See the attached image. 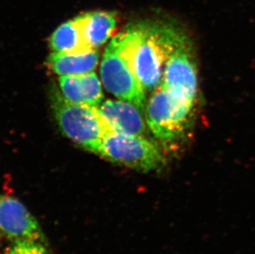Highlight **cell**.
Returning a JSON list of instances; mask_svg holds the SVG:
<instances>
[{
  "mask_svg": "<svg viewBox=\"0 0 255 254\" xmlns=\"http://www.w3.org/2000/svg\"><path fill=\"white\" fill-rule=\"evenodd\" d=\"M140 36L138 23L114 36L104 51L100 75L108 91L142 109L145 104V90L138 79L134 64Z\"/></svg>",
  "mask_w": 255,
  "mask_h": 254,
  "instance_id": "6da1fadb",
  "label": "cell"
},
{
  "mask_svg": "<svg viewBox=\"0 0 255 254\" xmlns=\"http://www.w3.org/2000/svg\"><path fill=\"white\" fill-rule=\"evenodd\" d=\"M140 26V39L134 56L135 73L144 90L151 91L161 83L167 60L188 39L169 23L142 22Z\"/></svg>",
  "mask_w": 255,
  "mask_h": 254,
  "instance_id": "7a4b0ae2",
  "label": "cell"
},
{
  "mask_svg": "<svg viewBox=\"0 0 255 254\" xmlns=\"http://www.w3.org/2000/svg\"><path fill=\"white\" fill-rule=\"evenodd\" d=\"M193 105L159 84L146 105V123L168 151H175L191 129Z\"/></svg>",
  "mask_w": 255,
  "mask_h": 254,
  "instance_id": "3957f363",
  "label": "cell"
},
{
  "mask_svg": "<svg viewBox=\"0 0 255 254\" xmlns=\"http://www.w3.org/2000/svg\"><path fill=\"white\" fill-rule=\"evenodd\" d=\"M52 94V110L62 131L80 146L98 154L104 137L115 129L99 108L70 103L58 92Z\"/></svg>",
  "mask_w": 255,
  "mask_h": 254,
  "instance_id": "277c9868",
  "label": "cell"
},
{
  "mask_svg": "<svg viewBox=\"0 0 255 254\" xmlns=\"http://www.w3.org/2000/svg\"><path fill=\"white\" fill-rule=\"evenodd\" d=\"M99 155L142 172L159 170L166 161L161 149L145 136L112 130L104 137Z\"/></svg>",
  "mask_w": 255,
  "mask_h": 254,
  "instance_id": "5b68a950",
  "label": "cell"
},
{
  "mask_svg": "<svg viewBox=\"0 0 255 254\" xmlns=\"http://www.w3.org/2000/svg\"><path fill=\"white\" fill-rule=\"evenodd\" d=\"M160 84L176 96L194 105L198 94V72L188 40L167 60Z\"/></svg>",
  "mask_w": 255,
  "mask_h": 254,
  "instance_id": "8992f818",
  "label": "cell"
},
{
  "mask_svg": "<svg viewBox=\"0 0 255 254\" xmlns=\"http://www.w3.org/2000/svg\"><path fill=\"white\" fill-rule=\"evenodd\" d=\"M0 233L13 241L46 245V238L27 208L17 199L0 195Z\"/></svg>",
  "mask_w": 255,
  "mask_h": 254,
  "instance_id": "52a82bcc",
  "label": "cell"
},
{
  "mask_svg": "<svg viewBox=\"0 0 255 254\" xmlns=\"http://www.w3.org/2000/svg\"><path fill=\"white\" fill-rule=\"evenodd\" d=\"M99 112L115 130L145 136L146 124L137 106L125 100H108L99 106Z\"/></svg>",
  "mask_w": 255,
  "mask_h": 254,
  "instance_id": "ba28073f",
  "label": "cell"
},
{
  "mask_svg": "<svg viewBox=\"0 0 255 254\" xmlns=\"http://www.w3.org/2000/svg\"><path fill=\"white\" fill-rule=\"evenodd\" d=\"M63 96L70 103L98 108L104 100L101 83L95 73L65 75L59 79Z\"/></svg>",
  "mask_w": 255,
  "mask_h": 254,
  "instance_id": "9c48e42d",
  "label": "cell"
},
{
  "mask_svg": "<svg viewBox=\"0 0 255 254\" xmlns=\"http://www.w3.org/2000/svg\"><path fill=\"white\" fill-rule=\"evenodd\" d=\"M87 45L96 49L105 43L117 28V18L114 12L93 11L75 17Z\"/></svg>",
  "mask_w": 255,
  "mask_h": 254,
  "instance_id": "30bf717a",
  "label": "cell"
},
{
  "mask_svg": "<svg viewBox=\"0 0 255 254\" xmlns=\"http://www.w3.org/2000/svg\"><path fill=\"white\" fill-rule=\"evenodd\" d=\"M99 53L96 49L75 53H51L48 65L51 70L60 76L83 75L92 72L97 67Z\"/></svg>",
  "mask_w": 255,
  "mask_h": 254,
  "instance_id": "8fae6325",
  "label": "cell"
},
{
  "mask_svg": "<svg viewBox=\"0 0 255 254\" xmlns=\"http://www.w3.org/2000/svg\"><path fill=\"white\" fill-rule=\"evenodd\" d=\"M50 46L54 52L75 53L92 50L85 42L75 17L58 26L51 35Z\"/></svg>",
  "mask_w": 255,
  "mask_h": 254,
  "instance_id": "7c38bea8",
  "label": "cell"
},
{
  "mask_svg": "<svg viewBox=\"0 0 255 254\" xmlns=\"http://www.w3.org/2000/svg\"><path fill=\"white\" fill-rule=\"evenodd\" d=\"M7 254H50L46 245L32 241H13Z\"/></svg>",
  "mask_w": 255,
  "mask_h": 254,
  "instance_id": "4fadbf2b",
  "label": "cell"
}]
</instances>
